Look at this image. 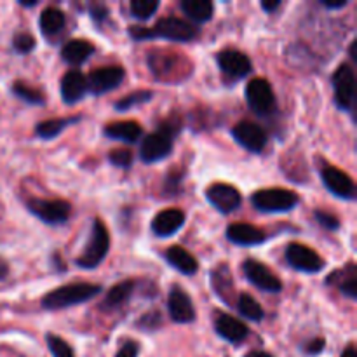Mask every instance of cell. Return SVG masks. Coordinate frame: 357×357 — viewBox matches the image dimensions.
Returning <instances> with one entry per match:
<instances>
[{"mask_svg": "<svg viewBox=\"0 0 357 357\" xmlns=\"http://www.w3.org/2000/svg\"><path fill=\"white\" fill-rule=\"evenodd\" d=\"M100 284H91V282H73V284L61 286L42 298V307L45 310H61L68 309L72 305H79V303L89 302L91 298L101 293Z\"/></svg>", "mask_w": 357, "mask_h": 357, "instance_id": "6da1fadb", "label": "cell"}, {"mask_svg": "<svg viewBox=\"0 0 357 357\" xmlns=\"http://www.w3.org/2000/svg\"><path fill=\"white\" fill-rule=\"evenodd\" d=\"M108 250H110V234H108L107 227L101 223V220H94L89 241H87L82 255L75 260L77 267L96 268L107 258Z\"/></svg>", "mask_w": 357, "mask_h": 357, "instance_id": "7a4b0ae2", "label": "cell"}, {"mask_svg": "<svg viewBox=\"0 0 357 357\" xmlns=\"http://www.w3.org/2000/svg\"><path fill=\"white\" fill-rule=\"evenodd\" d=\"M251 202L261 213H288L298 206L300 197L286 188H265L255 192Z\"/></svg>", "mask_w": 357, "mask_h": 357, "instance_id": "3957f363", "label": "cell"}, {"mask_svg": "<svg viewBox=\"0 0 357 357\" xmlns=\"http://www.w3.org/2000/svg\"><path fill=\"white\" fill-rule=\"evenodd\" d=\"M199 35V30L187 20H181L176 16H167L157 21L152 28H146L145 40L146 38H167L173 42H190Z\"/></svg>", "mask_w": 357, "mask_h": 357, "instance_id": "277c9868", "label": "cell"}, {"mask_svg": "<svg viewBox=\"0 0 357 357\" xmlns=\"http://www.w3.org/2000/svg\"><path fill=\"white\" fill-rule=\"evenodd\" d=\"M26 208L31 215L37 216L47 225H61L68 222L72 215V206L66 201H51V199H30L26 202Z\"/></svg>", "mask_w": 357, "mask_h": 357, "instance_id": "5b68a950", "label": "cell"}, {"mask_svg": "<svg viewBox=\"0 0 357 357\" xmlns=\"http://www.w3.org/2000/svg\"><path fill=\"white\" fill-rule=\"evenodd\" d=\"M335 103L340 110L352 112L356 101V75L351 65L344 63L333 73Z\"/></svg>", "mask_w": 357, "mask_h": 357, "instance_id": "8992f818", "label": "cell"}, {"mask_svg": "<svg viewBox=\"0 0 357 357\" xmlns=\"http://www.w3.org/2000/svg\"><path fill=\"white\" fill-rule=\"evenodd\" d=\"M286 260L295 271L305 272V274H317L326 265L317 251L298 243H291L286 248Z\"/></svg>", "mask_w": 357, "mask_h": 357, "instance_id": "52a82bcc", "label": "cell"}, {"mask_svg": "<svg viewBox=\"0 0 357 357\" xmlns=\"http://www.w3.org/2000/svg\"><path fill=\"white\" fill-rule=\"evenodd\" d=\"M124 77L126 72L122 66H101V68L93 70L89 77H86L87 91L93 93L94 96L110 93V91L117 89L121 86Z\"/></svg>", "mask_w": 357, "mask_h": 357, "instance_id": "ba28073f", "label": "cell"}, {"mask_svg": "<svg viewBox=\"0 0 357 357\" xmlns=\"http://www.w3.org/2000/svg\"><path fill=\"white\" fill-rule=\"evenodd\" d=\"M246 100L253 112L260 115L271 114L275 108V96L267 79H253L246 86Z\"/></svg>", "mask_w": 357, "mask_h": 357, "instance_id": "9c48e42d", "label": "cell"}, {"mask_svg": "<svg viewBox=\"0 0 357 357\" xmlns=\"http://www.w3.org/2000/svg\"><path fill=\"white\" fill-rule=\"evenodd\" d=\"M216 61H218L223 75L229 80H232V82L250 75L251 68H253L251 59L244 52L237 51V49H225V51L218 52L216 54Z\"/></svg>", "mask_w": 357, "mask_h": 357, "instance_id": "30bf717a", "label": "cell"}, {"mask_svg": "<svg viewBox=\"0 0 357 357\" xmlns=\"http://www.w3.org/2000/svg\"><path fill=\"white\" fill-rule=\"evenodd\" d=\"M171 152H173V136L159 129V131L152 132L143 139L139 157H142L143 162L153 164L166 159Z\"/></svg>", "mask_w": 357, "mask_h": 357, "instance_id": "8fae6325", "label": "cell"}, {"mask_svg": "<svg viewBox=\"0 0 357 357\" xmlns=\"http://www.w3.org/2000/svg\"><path fill=\"white\" fill-rule=\"evenodd\" d=\"M206 197L211 202L213 208L218 209L223 215H229V213L236 211L241 206V202H243L241 192L229 183L209 185L208 190H206Z\"/></svg>", "mask_w": 357, "mask_h": 357, "instance_id": "7c38bea8", "label": "cell"}, {"mask_svg": "<svg viewBox=\"0 0 357 357\" xmlns=\"http://www.w3.org/2000/svg\"><path fill=\"white\" fill-rule=\"evenodd\" d=\"M244 275L250 279V282L253 286H257L258 289L265 293H279L282 289V282L279 281L278 275L271 271L268 267H265L261 261L257 260H246L243 264Z\"/></svg>", "mask_w": 357, "mask_h": 357, "instance_id": "4fadbf2b", "label": "cell"}, {"mask_svg": "<svg viewBox=\"0 0 357 357\" xmlns=\"http://www.w3.org/2000/svg\"><path fill=\"white\" fill-rule=\"evenodd\" d=\"M232 136L236 138V142L241 146H244L246 150L253 153L264 152V149L267 146L268 136L265 132V129L261 126L255 124V122H239L236 128L232 129Z\"/></svg>", "mask_w": 357, "mask_h": 357, "instance_id": "5bb4252c", "label": "cell"}, {"mask_svg": "<svg viewBox=\"0 0 357 357\" xmlns=\"http://www.w3.org/2000/svg\"><path fill=\"white\" fill-rule=\"evenodd\" d=\"M321 178H323L324 187L337 197L345 199V201H352L356 197V185L345 171L335 166H326L321 171Z\"/></svg>", "mask_w": 357, "mask_h": 357, "instance_id": "9a60e30c", "label": "cell"}, {"mask_svg": "<svg viewBox=\"0 0 357 357\" xmlns=\"http://www.w3.org/2000/svg\"><path fill=\"white\" fill-rule=\"evenodd\" d=\"M167 309H169V316L174 323L188 324L192 321H195L194 303H192L190 296L180 286H173L171 288L169 300H167Z\"/></svg>", "mask_w": 357, "mask_h": 357, "instance_id": "2e32d148", "label": "cell"}, {"mask_svg": "<svg viewBox=\"0 0 357 357\" xmlns=\"http://www.w3.org/2000/svg\"><path fill=\"white\" fill-rule=\"evenodd\" d=\"M215 331L223 338V340L230 342V344H243L250 335L246 324L243 321L236 319L230 314L216 312L215 314Z\"/></svg>", "mask_w": 357, "mask_h": 357, "instance_id": "e0dca14e", "label": "cell"}, {"mask_svg": "<svg viewBox=\"0 0 357 357\" xmlns=\"http://www.w3.org/2000/svg\"><path fill=\"white\" fill-rule=\"evenodd\" d=\"M185 213L181 209L169 208L160 211L152 222V232L157 237H169L183 227Z\"/></svg>", "mask_w": 357, "mask_h": 357, "instance_id": "ac0fdd59", "label": "cell"}, {"mask_svg": "<svg viewBox=\"0 0 357 357\" xmlns=\"http://www.w3.org/2000/svg\"><path fill=\"white\" fill-rule=\"evenodd\" d=\"M227 239L237 246H258V244L265 243L267 236L264 230L250 225V223H232L227 229Z\"/></svg>", "mask_w": 357, "mask_h": 357, "instance_id": "d6986e66", "label": "cell"}, {"mask_svg": "<svg viewBox=\"0 0 357 357\" xmlns=\"http://www.w3.org/2000/svg\"><path fill=\"white\" fill-rule=\"evenodd\" d=\"M87 93V80L80 70H70L61 79V98L65 103L73 105Z\"/></svg>", "mask_w": 357, "mask_h": 357, "instance_id": "ffe728a7", "label": "cell"}, {"mask_svg": "<svg viewBox=\"0 0 357 357\" xmlns=\"http://www.w3.org/2000/svg\"><path fill=\"white\" fill-rule=\"evenodd\" d=\"M326 282L337 286L342 295L349 296L351 300L357 298V268L354 264H349L345 268L335 271L333 274L328 275Z\"/></svg>", "mask_w": 357, "mask_h": 357, "instance_id": "44dd1931", "label": "cell"}, {"mask_svg": "<svg viewBox=\"0 0 357 357\" xmlns=\"http://www.w3.org/2000/svg\"><path fill=\"white\" fill-rule=\"evenodd\" d=\"M166 260L167 264L173 268H176L178 272H181L183 275H194L199 271V261L195 260L194 255L188 253L187 250H183L181 246H171L166 251Z\"/></svg>", "mask_w": 357, "mask_h": 357, "instance_id": "7402d4cb", "label": "cell"}, {"mask_svg": "<svg viewBox=\"0 0 357 357\" xmlns=\"http://www.w3.org/2000/svg\"><path fill=\"white\" fill-rule=\"evenodd\" d=\"M94 52V45L91 42L84 40V38H73L68 40L61 49V58L65 59L68 65L79 66L84 61H87L91 54Z\"/></svg>", "mask_w": 357, "mask_h": 357, "instance_id": "603a6c76", "label": "cell"}, {"mask_svg": "<svg viewBox=\"0 0 357 357\" xmlns=\"http://www.w3.org/2000/svg\"><path fill=\"white\" fill-rule=\"evenodd\" d=\"M105 136L112 139H119V142L126 143H135L142 138L143 129L138 122L135 121H122V122H114V124L107 126L105 128Z\"/></svg>", "mask_w": 357, "mask_h": 357, "instance_id": "cb8c5ba5", "label": "cell"}, {"mask_svg": "<svg viewBox=\"0 0 357 357\" xmlns=\"http://www.w3.org/2000/svg\"><path fill=\"white\" fill-rule=\"evenodd\" d=\"M135 293V281H122L119 284H115L114 288L108 289L107 296H105L103 303H101V309L103 310H115L119 307L124 305L131 295Z\"/></svg>", "mask_w": 357, "mask_h": 357, "instance_id": "d4e9b609", "label": "cell"}, {"mask_svg": "<svg viewBox=\"0 0 357 357\" xmlns=\"http://www.w3.org/2000/svg\"><path fill=\"white\" fill-rule=\"evenodd\" d=\"M181 10H183L188 20L195 21V23H206L213 17L215 6L209 0H183Z\"/></svg>", "mask_w": 357, "mask_h": 357, "instance_id": "484cf974", "label": "cell"}, {"mask_svg": "<svg viewBox=\"0 0 357 357\" xmlns=\"http://www.w3.org/2000/svg\"><path fill=\"white\" fill-rule=\"evenodd\" d=\"M211 282L216 295H218L223 302H230V296H232L234 291V281L227 265H218V267L213 271Z\"/></svg>", "mask_w": 357, "mask_h": 357, "instance_id": "4316f807", "label": "cell"}, {"mask_svg": "<svg viewBox=\"0 0 357 357\" xmlns=\"http://www.w3.org/2000/svg\"><path fill=\"white\" fill-rule=\"evenodd\" d=\"M66 23L65 13L58 7H47L40 14V31L44 35H56L63 30Z\"/></svg>", "mask_w": 357, "mask_h": 357, "instance_id": "83f0119b", "label": "cell"}, {"mask_svg": "<svg viewBox=\"0 0 357 357\" xmlns=\"http://www.w3.org/2000/svg\"><path fill=\"white\" fill-rule=\"evenodd\" d=\"M79 121V117H70V119H49V121L38 122L35 132H37L38 138L42 139H52L59 135L61 131H65L70 124H75Z\"/></svg>", "mask_w": 357, "mask_h": 357, "instance_id": "f1b7e54d", "label": "cell"}, {"mask_svg": "<svg viewBox=\"0 0 357 357\" xmlns=\"http://www.w3.org/2000/svg\"><path fill=\"white\" fill-rule=\"evenodd\" d=\"M237 309H239L241 316L248 321H253V323H260L265 317L264 307L257 302L251 295L248 293H241L239 300H237Z\"/></svg>", "mask_w": 357, "mask_h": 357, "instance_id": "f546056e", "label": "cell"}, {"mask_svg": "<svg viewBox=\"0 0 357 357\" xmlns=\"http://www.w3.org/2000/svg\"><path fill=\"white\" fill-rule=\"evenodd\" d=\"M159 6H160L159 0H132L131 16L139 21H146L157 13Z\"/></svg>", "mask_w": 357, "mask_h": 357, "instance_id": "4dcf8cb0", "label": "cell"}, {"mask_svg": "<svg viewBox=\"0 0 357 357\" xmlns=\"http://www.w3.org/2000/svg\"><path fill=\"white\" fill-rule=\"evenodd\" d=\"M13 93L16 94L20 100L26 101V103H30V105H44L45 103L44 94H42L38 89H35V87L28 86V84H24V82H14Z\"/></svg>", "mask_w": 357, "mask_h": 357, "instance_id": "1f68e13d", "label": "cell"}, {"mask_svg": "<svg viewBox=\"0 0 357 357\" xmlns=\"http://www.w3.org/2000/svg\"><path fill=\"white\" fill-rule=\"evenodd\" d=\"M152 96H153L152 91H136V93L128 94V96L122 98L121 101H117V103H115V110L126 112L129 110V108L146 103V101L152 100Z\"/></svg>", "mask_w": 357, "mask_h": 357, "instance_id": "d6a6232c", "label": "cell"}, {"mask_svg": "<svg viewBox=\"0 0 357 357\" xmlns=\"http://www.w3.org/2000/svg\"><path fill=\"white\" fill-rule=\"evenodd\" d=\"M45 342H47L49 352H51L54 357H75L72 347H70L63 338H59L58 335L49 333L47 337H45Z\"/></svg>", "mask_w": 357, "mask_h": 357, "instance_id": "836d02e7", "label": "cell"}, {"mask_svg": "<svg viewBox=\"0 0 357 357\" xmlns=\"http://www.w3.org/2000/svg\"><path fill=\"white\" fill-rule=\"evenodd\" d=\"M132 152L128 149H119V150H112L110 155H108V160H110L114 166L122 167V169H129L132 166Z\"/></svg>", "mask_w": 357, "mask_h": 357, "instance_id": "e575fe53", "label": "cell"}, {"mask_svg": "<svg viewBox=\"0 0 357 357\" xmlns=\"http://www.w3.org/2000/svg\"><path fill=\"white\" fill-rule=\"evenodd\" d=\"M162 324V316L157 310H150V312L143 314L138 321V328L143 331H155L159 330Z\"/></svg>", "mask_w": 357, "mask_h": 357, "instance_id": "d590c367", "label": "cell"}, {"mask_svg": "<svg viewBox=\"0 0 357 357\" xmlns=\"http://www.w3.org/2000/svg\"><path fill=\"white\" fill-rule=\"evenodd\" d=\"M13 45L17 52H21V54H28V52L33 51L35 38L31 37L30 33H26V31H20V33L14 35Z\"/></svg>", "mask_w": 357, "mask_h": 357, "instance_id": "8d00e7d4", "label": "cell"}, {"mask_svg": "<svg viewBox=\"0 0 357 357\" xmlns=\"http://www.w3.org/2000/svg\"><path fill=\"white\" fill-rule=\"evenodd\" d=\"M181 180H183V171H181V173H178L176 169H173L169 174H167L166 181H164V192H166V194H169L167 197H173V195H176V192L180 190Z\"/></svg>", "mask_w": 357, "mask_h": 357, "instance_id": "74e56055", "label": "cell"}, {"mask_svg": "<svg viewBox=\"0 0 357 357\" xmlns=\"http://www.w3.org/2000/svg\"><path fill=\"white\" fill-rule=\"evenodd\" d=\"M314 218L317 220V223H319L321 227H324V229H328V230L340 229V220L328 211H321V209H317V211L314 213Z\"/></svg>", "mask_w": 357, "mask_h": 357, "instance_id": "f35d334b", "label": "cell"}, {"mask_svg": "<svg viewBox=\"0 0 357 357\" xmlns=\"http://www.w3.org/2000/svg\"><path fill=\"white\" fill-rule=\"evenodd\" d=\"M139 354V345L136 342L128 340L121 345V349L117 351L115 357H138Z\"/></svg>", "mask_w": 357, "mask_h": 357, "instance_id": "ab89813d", "label": "cell"}, {"mask_svg": "<svg viewBox=\"0 0 357 357\" xmlns=\"http://www.w3.org/2000/svg\"><path fill=\"white\" fill-rule=\"evenodd\" d=\"M324 347H326V340L324 338H312L309 344H305L303 351L309 356H317L324 351Z\"/></svg>", "mask_w": 357, "mask_h": 357, "instance_id": "60d3db41", "label": "cell"}, {"mask_svg": "<svg viewBox=\"0 0 357 357\" xmlns=\"http://www.w3.org/2000/svg\"><path fill=\"white\" fill-rule=\"evenodd\" d=\"M91 16L96 21H103L108 17V9L105 6H94L93 9H91Z\"/></svg>", "mask_w": 357, "mask_h": 357, "instance_id": "b9f144b4", "label": "cell"}, {"mask_svg": "<svg viewBox=\"0 0 357 357\" xmlns=\"http://www.w3.org/2000/svg\"><path fill=\"white\" fill-rule=\"evenodd\" d=\"M323 3L326 9H344L345 6H347V0H337V2H333V0H323Z\"/></svg>", "mask_w": 357, "mask_h": 357, "instance_id": "7bdbcfd3", "label": "cell"}, {"mask_svg": "<svg viewBox=\"0 0 357 357\" xmlns=\"http://www.w3.org/2000/svg\"><path fill=\"white\" fill-rule=\"evenodd\" d=\"M279 6H281V0H264L261 2V9L267 10V13H274Z\"/></svg>", "mask_w": 357, "mask_h": 357, "instance_id": "ee69618b", "label": "cell"}, {"mask_svg": "<svg viewBox=\"0 0 357 357\" xmlns=\"http://www.w3.org/2000/svg\"><path fill=\"white\" fill-rule=\"evenodd\" d=\"M340 357H357V352H356V347L354 345H349L347 349H345L344 352H342V356Z\"/></svg>", "mask_w": 357, "mask_h": 357, "instance_id": "f6af8a7d", "label": "cell"}, {"mask_svg": "<svg viewBox=\"0 0 357 357\" xmlns=\"http://www.w3.org/2000/svg\"><path fill=\"white\" fill-rule=\"evenodd\" d=\"M246 357H274V356L268 354V352H264V351H251Z\"/></svg>", "mask_w": 357, "mask_h": 357, "instance_id": "bcb514c9", "label": "cell"}, {"mask_svg": "<svg viewBox=\"0 0 357 357\" xmlns=\"http://www.w3.org/2000/svg\"><path fill=\"white\" fill-rule=\"evenodd\" d=\"M356 47H357V40L352 42V44H351V49H349V51H351V58L354 59V61H356V59H357V52H356Z\"/></svg>", "mask_w": 357, "mask_h": 357, "instance_id": "7dc6e473", "label": "cell"}, {"mask_svg": "<svg viewBox=\"0 0 357 357\" xmlns=\"http://www.w3.org/2000/svg\"><path fill=\"white\" fill-rule=\"evenodd\" d=\"M7 275V265L3 261H0V279H3Z\"/></svg>", "mask_w": 357, "mask_h": 357, "instance_id": "c3c4849f", "label": "cell"}, {"mask_svg": "<svg viewBox=\"0 0 357 357\" xmlns=\"http://www.w3.org/2000/svg\"><path fill=\"white\" fill-rule=\"evenodd\" d=\"M20 3L23 7H33V6H37V0H30V2H26V0H21Z\"/></svg>", "mask_w": 357, "mask_h": 357, "instance_id": "681fc988", "label": "cell"}]
</instances>
